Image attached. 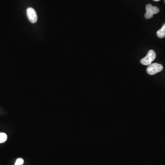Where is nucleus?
Instances as JSON below:
<instances>
[{
    "instance_id": "nucleus-6",
    "label": "nucleus",
    "mask_w": 165,
    "mask_h": 165,
    "mask_svg": "<svg viewBox=\"0 0 165 165\" xmlns=\"http://www.w3.org/2000/svg\"><path fill=\"white\" fill-rule=\"evenodd\" d=\"M7 139V136L4 133H0V143L5 142Z\"/></svg>"
},
{
    "instance_id": "nucleus-5",
    "label": "nucleus",
    "mask_w": 165,
    "mask_h": 165,
    "mask_svg": "<svg viewBox=\"0 0 165 165\" xmlns=\"http://www.w3.org/2000/svg\"><path fill=\"white\" fill-rule=\"evenodd\" d=\"M156 34H157V36L160 38H163L165 37V24H163L160 30L157 31Z\"/></svg>"
},
{
    "instance_id": "nucleus-4",
    "label": "nucleus",
    "mask_w": 165,
    "mask_h": 165,
    "mask_svg": "<svg viewBox=\"0 0 165 165\" xmlns=\"http://www.w3.org/2000/svg\"><path fill=\"white\" fill-rule=\"evenodd\" d=\"M27 15L30 22L35 23L37 21V15L36 12L34 8L29 7L27 10Z\"/></svg>"
},
{
    "instance_id": "nucleus-9",
    "label": "nucleus",
    "mask_w": 165,
    "mask_h": 165,
    "mask_svg": "<svg viewBox=\"0 0 165 165\" xmlns=\"http://www.w3.org/2000/svg\"><path fill=\"white\" fill-rule=\"evenodd\" d=\"M164 1H165V0H164Z\"/></svg>"
},
{
    "instance_id": "nucleus-3",
    "label": "nucleus",
    "mask_w": 165,
    "mask_h": 165,
    "mask_svg": "<svg viewBox=\"0 0 165 165\" xmlns=\"http://www.w3.org/2000/svg\"><path fill=\"white\" fill-rule=\"evenodd\" d=\"M160 9L157 7L152 6L151 4H148L146 6V13L145 17L146 19L149 20L153 17L154 14L159 13Z\"/></svg>"
},
{
    "instance_id": "nucleus-2",
    "label": "nucleus",
    "mask_w": 165,
    "mask_h": 165,
    "mask_svg": "<svg viewBox=\"0 0 165 165\" xmlns=\"http://www.w3.org/2000/svg\"><path fill=\"white\" fill-rule=\"evenodd\" d=\"M156 58V54L153 50H150L147 55L140 61V63L143 65L149 66L152 64V62Z\"/></svg>"
},
{
    "instance_id": "nucleus-8",
    "label": "nucleus",
    "mask_w": 165,
    "mask_h": 165,
    "mask_svg": "<svg viewBox=\"0 0 165 165\" xmlns=\"http://www.w3.org/2000/svg\"><path fill=\"white\" fill-rule=\"evenodd\" d=\"M153 1H161V0H153Z\"/></svg>"
},
{
    "instance_id": "nucleus-7",
    "label": "nucleus",
    "mask_w": 165,
    "mask_h": 165,
    "mask_svg": "<svg viewBox=\"0 0 165 165\" xmlns=\"http://www.w3.org/2000/svg\"><path fill=\"white\" fill-rule=\"evenodd\" d=\"M24 163V160L23 158H20L17 160L16 162H15V165H22Z\"/></svg>"
},
{
    "instance_id": "nucleus-1",
    "label": "nucleus",
    "mask_w": 165,
    "mask_h": 165,
    "mask_svg": "<svg viewBox=\"0 0 165 165\" xmlns=\"http://www.w3.org/2000/svg\"><path fill=\"white\" fill-rule=\"evenodd\" d=\"M163 69V67L162 64L154 63L148 66L146 69V72L150 75H154L162 71Z\"/></svg>"
}]
</instances>
